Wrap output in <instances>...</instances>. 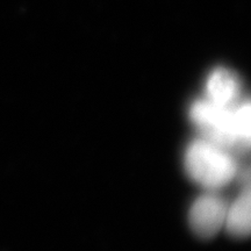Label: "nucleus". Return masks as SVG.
<instances>
[{"label": "nucleus", "instance_id": "f257e3e1", "mask_svg": "<svg viewBox=\"0 0 251 251\" xmlns=\"http://www.w3.org/2000/svg\"><path fill=\"white\" fill-rule=\"evenodd\" d=\"M190 117L205 139L221 148L248 150L250 146V103L222 106L208 99L197 100Z\"/></svg>", "mask_w": 251, "mask_h": 251}, {"label": "nucleus", "instance_id": "f03ea898", "mask_svg": "<svg viewBox=\"0 0 251 251\" xmlns=\"http://www.w3.org/2000/svg\"><path fill=\"white\" fill-rule=\"evenodd\" d=\"M185 168L196 183L207 188H218L228 184L237 170L229 150L206 139L193 141L187 147Z\"/></svg>", "mask_w": 251, "mask_h": 251}, {"label": "nucleus", "instance_id": "7ed1b4c3", "mask_svg": "<svg viewBox=\"0 0 251 251\" xmlns=\"http://www.w3.org/2000/svg\"><path fill=\"white\" fill-rule=\"evenodd\" d=\"M227 207L221 198L213 194L198 198L188 213L192 230L203 238L214 236L224 228Z\"/></svg>", "mask_w": 251, "mask_h": 251}, {"label": "nucleus", "instance_id": "20e7f679", "mask_svg": "<svg viewBox=\"0 0 251 251\" xmlns=\"http://www.w3.org/2000/svg\"><path fill=\"white\" fill-rule=\"evenodd\" d=\"M207 99L222 106H235L240 96V81L230 71L216 69L206 84Z\"/></svg>", "mask_w": 251, "mask_h": 251}, {"label": "nucleus", "instance_id": "39448f33", "mask_svg": "<svg viewBox=\"0 0 251 251\" xmlns=\"http://www.w3.org/2000/svg\"><path fill=\"white\" fill-rule=\"evenodd\" d=\"M229 234L236 237H246L250 233V190L249 184L234 200L226 212L225 226Z\"/></svg>", "mask_w": 251, "mask_h": 251}]
</instances>
